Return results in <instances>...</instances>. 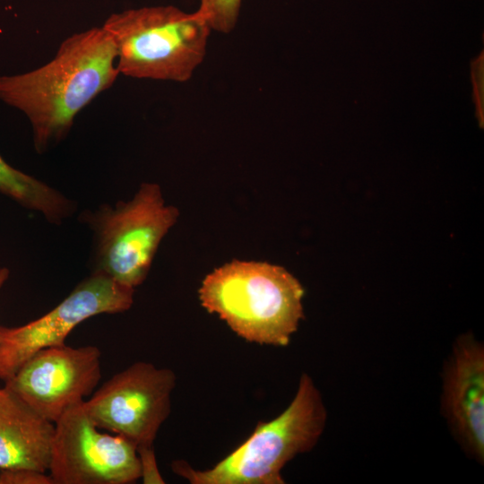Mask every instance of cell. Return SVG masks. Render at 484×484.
Here are the masks:
<instances>
[{
	"mask_svg": "<svg viewBox=\"0 0 484 484\" xmlns=\"http://www.w3.org/2000/svg\"><path fill=\"white\" fill-rule=\"evenodd\" d=\"M10 272L7 268L2 267L0 268V290L7 281L9 277Z\"/></svg>",
	"mask_w": 484,
	"mask_h": 484,
	"instance_id": "obj_16",
	"label": "cell"
},
{
	"mask_svg": "<svg viewBox=\"0 0 484 484\" xmlns=\"http://www.w3.org/2000/svg\"><path fill=\"white\" fill-rule=\"evenodd\" d=\"M176 375L139 361L115 374L83 402L98 428L118 435L136 445H153L169 416Z\"/></svg>",
	"mask_w": 484,
	"mask_h": 484,
	"instance_id": "obj_7",
	"label": "cell"
},
{
	"mask_svg": "<svg viewBox=\"0 0 484 484\" xmlns=\"http://www.w3.org/2000/svg\"><path fill=\"white\" fill-rule=\"evenodd\" d=\"M441 412L462 449L484 462V345L458 336L442 371Z\"/></svg>",
	"mask_w": 484,
	"mask_h": 484,
	"instance_id": "obj_10",
	"label": "cell"
},
{
	"mask_svg": "<svg viewBox=\"0 0 484 484\" xmlns=\"http://www.w3.org/2000/svg\"><path fill=\"white\" fill-rule=\"evenodd\" d=\"M0 193L25 208L59 224L71 216L76 206L73 201L44 182L8 164L0 155Z\"/></svg>",
	"mask_w": 484,
	"mask_h": 484,
	"instance_id": "obj_12",
	"label": "cell"
},
{
	"mask_svg": "<svg viewBox=\"0 0 484 484\" xmlns=\"http://www.w3.org/2000/svg\"><path fill=\"white\" fill-rule=\"evenodd\" d=\"M326 420L323 396L303 373L289 406L273 419L259 422L246 441L214 466L201 471L175 460L171 469L192 484H284L281 470L316 445Z\"/></svg>",
	"mask_w": 484,
	"mask_h": 484,
	"instance_id": "obj_3",
	"label": "cell"
},
{
	"mask_svg": "<svg viewBox=\"0 0 484 484\" xmlns=\"http://www.w3.org/2000/svg\"><path fill=\"white\" fill-rule=\"evenodd\" d=\"M179 212L159 185L143 183L134 196L82 215L94 233V271L135 289L146 279L157 249Z\"/></svg>",
	"mask_w": 484,
	"mask_h": 484,
	"instance_id": "obj_5",
	"label": "cell"
},
{
	"mask_svg": "<svg viewBox=\"0 0 484 484\" xmlns=\"http://www.w3.org/2000/svg\"><path fill=\"white\" fill-rule=\"evenodd\" d=\"M99 429L83 402L54 423L48 470L54 484H131L140 479L136 445Z\"/></svg>",
	"mask_w": 484,
	"mask_h": 484,
	"instance_id": "obj_6",
	"label": "cell"
},
{
	"mask_svg": "<svg viewBox=\"0 0 484 484\" xmlns=\"http://www.w3.org/2000/svg\"><path fill=\"white\" fill-rule=\"evenodd\" d=\"M304 290L287 270L265 262L233 260L199 289L202 307L249 342L285 347L304 317Z\"/></svg>",
	"mask_w": 484,
	"mask_h": 484,
	"instance_id": "obj_2",
	"label": "cell"
},
{
	"mask_svg": "<svg viewBox=\"0 0 484 484\" xmlns=\"http://www.w3.org/2000/svg\"><path fill=\"white\" fill-rule=\"evenodd\" d=\"M111 38L120 74L189 81L206 56L211 28L196 10L144 6L110 14L101 26Z\"/></svg>",
	"mask_w": 484,
	"mask_h": 484,
	"instance_id": "obj_4",
	"label": "cell"
},
{
	"mask_svg": "<svg viewBox=\"0 0 484 484\" xmlns=\"http://www.w3.org/2000/svg\"><path fill=\"white\" fill-rule=\"evenodd\" d=\"M134 289L92 272L44 315L16 327L0 325V379L5 382L33 354L65 344L69 333L88 318L128 310Z\"/></svg>",
	"mask_w": 484,
	"mask_h": 484,
	"instance_id": "obj_8",
	"label": "cell"
},
{
	"mask_svg": "<svg viewBox=\"0 0 484 484\" xmlns=\"http://www.w3.org/2000/svg\"><path fill=\"white\" fill-rule=\"evenodd\" d=\"M141 477L143 484H164L165 481L159 471L153 445L137 447Z\"/></svg>",
	"mask_w": 484,
	"mask_h": 484,
	"instance_id": "obj_15",
	"label": "cell"
},
{
	"mask_svg": "<svg viewBox=\"0 0 484 484\" xmlns=\"http://www.w3.org/2000/svg\"><path fill=\"white\" fill-rule=\"evenodd\" d=\"M242 0H199L197 11L211 30L228 34L237 25Z\"/></svg>",
	"mask_w": 484,
	"mask_h": 484,
	"instance_id": "obj_13",
	"label": "cell"
},
{
	"mask_svg": "<svg viewBox=\"0 0 484 484\" xmlns=\"http://www.w3.org/2000/svg\"><path fill=\"white\" fill-rule=\"evenodd\" d=\"M100 356L93 345L45 348L28 359L4 385L55 423L69 408L93 393L101 377Z\"/></svg>",
	"mask_w": 484,
	"mask_h": 484,
	"instance_id": "obj_9",
	"label": "cell"
},
{
	"mask_svg": "<svg viewBox=\"0 0 484 484\" xmlns=\"http://www.w3.org/2000/svg\"><path fill=\"white\" fill-rule=\"evenodd\" d=\"M0 484H54L47 471L31 469L0 470Z\"/></svg>",
	"mask_w": 484,
	"mask_h": 484,
	"instance_id": "obj_14",
	"label": "cell"
},
{
	"mask_svg": "<svg viewBox=\"0 0 484 484\" xmlns=\"http://www.w3.org/2000/svg\"><path fill=\"white\" fill-rule=\"evenodd\" d=\"M54 423L6 385L0 387V470L48 471Z\"/></svg>",
	"mask_w": 484,
	"mask_h": 484,
	"instance_id": "obj_11",
	"label": "cell"
},
{
	"mask_svg": "<svg viewBox=\"0 0 484 484\" xmlns=\"http://www.w3.org/2000/svg\"><path fill=\"white\" fill-rule=\"evenodd\" d=\"M119 75L111 38L92 27L65 39L44 65L0 75V100L27 117L42 154L67 136L77 115Z\"/></svg>",
	"mask_w": 484,
	"mask_h": 484,
	"instance_id": "obj_1",
	"label": "cell"
}]
</instances>
